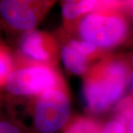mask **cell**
<instances>
[{
    "mask_svg": "<svg viewBox=\"0 0 133 133\" xmlns=\"http://www.w3.org/2000/svg\"><path fill=\"white\" fill-rule=\"evenodd\" d=\"M127 64L120 59L104 62L86 76L83 97L86 107L93 113H101L123 98L132 76Z\"/></svg>",
    "mask_w": 133,
    "mask_h": 133,
    "instance_id": "cell-1",
    "label": "cell"
},
{
    "mask_svg": "<svg viewBox=\"0 0 133 133\" xmlns=\"http://www.w3.org/2000/svg\"><path fill=\"white\" fill-rule=\"evenodd\" d=\"M107 7L81 17L78 33L82 40L98 49L113 48L124 42L128 34V23L123 15Z\"/></svg>",
    "mask_w": 133,
    "mask_h": 133,
    "instance_id": "cell-2",
    "label": "cell"
},
{
    "mask_svg": "<svg viewBox=\"0 0 133 133\" xmlns=\"http://www.w3.org/2000/svg\"><path fill=\"white\" fill-rule=\"evenodd\" d=\"M3 87L10 95L18 97H37L64 87L62 77L52 66L36 62L14 68Z\"/></svg>",
    "mask_w": 133,
    "mask_h": 133,
    "instance_id": "cell-3",
    "label": "cell"
},
{
    "mask_svg": "<svg viewBox=\"0 0 133 133\" xmlns=\"http://www.w3.org/2000/svg\"><path fill=\"white\" fill-rule=\"evenodd\" d=\"M70 113V101L64 87L44 92L33 105V133L63 132Z\"/></svg>",
    "mask_w": 133,
    "mask_h": 133,
    "instance_id": "cell-4",
    "label": "cell"
},
{
    "mask_svg": "<svg viewBox=\"0 0 133 133\" xmlns=\"http://www.w3.org/2000/svg\"><path fill=\"white\" fill-rule=\"evenodd\" d=\"M0 13L10 28L25 33L34 30L39 20L37 7L27 1L2 0Z\"/></svg>",
    "mask_w": 133,
    "mask_h": 133,
    "instance_id": "cell-5",
    "label": "cell"
},
{
    "mask_svg": "<svg viewBox=\"0 0 133 133\" xmlns=\"http://www.w3.org/2000/svg\"><path fill=\"white\" fill-rule=\"evenodd\" d=\"M20 51L33 62L52 65L56 58V44L44 33L35 30L26 32L21 38Z\"/></svg>",
    "mask_w": 133,
    "mask_h": 133,
    "instance_id": "cell-6",
    "label": "cell"
},
{
    "mask_svg": "<svg viewBox=\"0 0 133 133\" xmlns=\"http://www.w3.org/2000/svg\"><path fill=\"white\" fill-rule=\"evenodd\" d=\"M103 3L98 1H66L62 8V15L67 21H74L80 16H84L97 10H100Z\"/></svg>",
    "mask_w": 133,
    "mask_h": 133,
    "instance_id": "cell-7",
    "label": "cell"
},
{
    "mask_svg": "<svg viewBox=\"0 0 133 133\" xmlns=\"http://www.w3.org/2000/svg\"><path fill=\"white\" fill-rule=\"evenodd\" d=\"M61 58L64 66L69 71L76 74H84L88 68V57L77 52L68 44L61 49Z\"/></svg>",
    "mask_w": 133,
    "mask_h": 133,
    "instance_id": "cell-8",
    "label": "cell"
},
{
    "mask_svg": "<svg viewBox=\"0 0 133 133\" xmlns=\"http://www.w3.org/2000/svg\"><path fill=\"white\" fill-rule=\"evenodd\" d=\"M103 127L90 118H78L69 122L62 133H99Z\"/></svg>",
    "mask_w": 133,
    "mask_h": 133,
    "instance_id": "cell-9",
    "label": "cell"
},
{
    "mask_svg": "<svg viewBox=\"0 0 133 133\" xmlns=\"http://www.w3.org/2000/svg\"><path fill=\"white\" fill-rule=\"evenodd\" d=\"M115 120L125 126L133 118V95L123 98L115 105Z\"/></svg>",
    "mask_w": 133,
    "mask_h": 133,
    "instance_id": "cell-10",
    "label": "cell"
},
{
    "mask_svg": "<svg viewBox=\"0 0 133 133\" xmlns=\"http://www.w3.org/2000/svg\"><path fill=\"white\" fill-rule=\"evenodd\" d=\"M14 69L13 59L9 51L5 46L2 45L0 51V81L2 87L4 86Z\"/></svg>",
    "mask_w": 133,
    "mask_h": 133,
    "instance_id": "cell-11",
    "label": "cell"
},
{
    "mask_svg": "<svg viewBox=\"0 0 133 133\" xmlns=\"http://www.w3.org/2000/svg\"><path fill=\"white\" fill-rule=\"evenodd\" d=\"M68 45L74 49L77 52L81 53L82 55L85 56L87 57H89L92 56L95 52H97V50L98 48L95 45L90 42H86L84 40H76L72 39L69 42Z\"/></svg>",
    "mask_w": 133,
    "mask_h": 133,
    "instance_id": "cell-12",
    "label": "cell"
},
{
    "mask_svg": "<svg viewBox=\"0 0 133 133\" xmlns=\"http://www.w3.org/2000/svg\"><path fill=\"white\" fill-rule=\"evenodd\" d=\"M99 133H127L126 126L116 120H111L103 124Z\"/></svg>",
    "mask_w": 133,
    "mask_h": 133,
    "instance_id": "cell-13",
    "label": "cell"
},
{
    "mask_svg": "<svg viewBox=\"0 0 133 133\" xmlns=\"http://www.w3.org/2000/svg\"><path fill=\"white\" fill-rule=\"evenodd\" d=\"M0 133H30L24 128L21 127L14 121L2 120L0 122Z\"/></svg>",
    "mask_w": 133,
    "mask_h": 133,
    "instance_id": "cell-14",
    "label": "cell"
},
{
    "mask_svg": "<svg viewBox=\"0 0 133 133\" xmlns=\"http://www.w3.org/2000/svg\"><path fill=\"white\" fill-rule=\"evenodd\" d=\"M126 129L127 133H133V118L127 124Z\"/></svg>",
    "mask_w": 133,
    "mask_h": 133,
    "instance_id": "cell-15",
    "label": "cell"
},
{
    "mask_svg": "<svg viewBox=\"0 0 133 133\" xmlns=\"http://www.w3.org/2000/svg\"><path fill=\"white\" fill-rule=\"evenodd\" d=\"M130 84H131V86H132V90H133V73H132V78H131Z\"/></svg>",
    "mask_w": 133,
    "mask_h": 133,
    "instance_id": "cell-16",
    "label": "cell"
},
{
    "mask_svg": "<svg viewBox=\"0 0 133 133\" xmlns=\"http://www.w3.org/2000/svg\"><path fill=\"white\" fill-rule=\"evenodd\" d=\"M132 66H133V56H132Z\"/></svg>",
    "mask_w": 133,
    "mask_h": 133,
    "instance_id": "cell-17",
    "label": "cell"
},
{
    "mask_svg": "<svg viewBox=\"0 0 133 133\" xmlns=\"http://www.w3.org/2000/svg\"><path fill=\"white\" fill-rule=\"evenodd\" d=\"M132 8H133V3H132Z\"/></svg>",
    "mask_w": 133,
    "mask_h": 133,
    "instance_id": "cell-18",
    "label": "cell"
}]
</instances>
